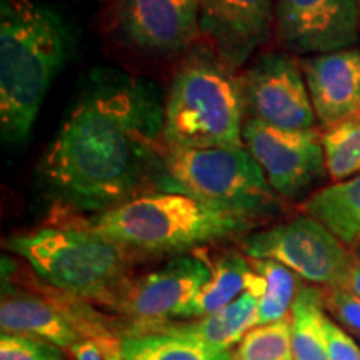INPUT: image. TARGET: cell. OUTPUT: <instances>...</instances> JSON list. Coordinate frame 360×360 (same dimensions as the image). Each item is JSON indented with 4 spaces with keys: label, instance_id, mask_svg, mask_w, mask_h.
<instances>
[{
    "label": "cell",
    "instance_id": "obj_21",
    "mask_svg": "<svg viewBox=\"0 0 360 360\" xmlns=\"http://www.w3.org/2000/svg\"><path fill=\"white\" fill-rule=\"evenodd\" d=\"M250 264L265 281L264 295L259 302L257 326L289 319L292 304L300 287L295 274L274 260L250 259Z\"/></svg>",
    "mask_w": 360,
    "mask_h": 360
},
{
    "label": "cell",
    "instance_id": "obj_10",
    "mask_svg": "<svg viewBox=\"0 0 360 360\" xmlns=\"http://www.w3.org/2000/svg\"><path fill=\"white\" fill-rule=\"evenodd\" d=\"M210 278V265L195 255H177L162 267L130 278L112 309L120 310L132 326L125 335L179 319L180 312Z\"/></svg>",
    "mask_w": 360,
    "mask_h": 360
},
{
    "label": "cell",
    "instance_id": "obj_6",
    "mask_svg": "<svg viewBox=\"0 0 360 360\" xmlns=\"http://www.w3.org/2000/svg\"><path fill=\"white\" fill-rule=\"evenodd\" d=\"M154 188L255 220L276 214L282 199L244 146L180 148L164 143Z\"/></svg>",
    "mask_w": 360,
    "mask_h": 360
},
{
    "label": "cell",
    "instance_id": "obj_9",
    "mask_svg": "<svg viewBox=\"0 0 360 360\" xmlns=\"http://www.w3.org/2000/svg\"><path fill=\"white\" fill-rule=\"evenodd\" d=\"M242 141L282 199L302 195L327 172L322 135L314 129L285 130L250 117Z\"/></svg>",
    "mask_w": 360,
    "mask_h": 360
},
{
    "label": "cell",
    "instance_id": "obj_4",
    "mask_svg": "<svg viewBox=\"0 0 360 360\" xmlns=\"http://www.w3.org/2000/svg\"><path fill=\"white\" fill-rule=\"evenodd\" d=\"M242 79L210 51L192 52L164 102V143L180 148L242 147Z\"/></svg>",
    "mask_w": 360,
    "mask_h": 360
},
{
    "label": "cell",
    "instance_id": "obj_17",
    "mask_svg": "<svg viewBox=\"0 0 360 360\" xmlns=\"http://www.w3.org/2000/svg\"><path fill=\"white\" fill-rule=\"evenodd\" d=\"M302 209L349 249L360 244V174L314 192Z\"/></svg>",
    "mask_w": 360,
    "mask_h": 360
},
{
    "label": "cell",
    "instance_id": "obj_15",
    "mask_svg": "<svg viewBox=\"0 0 360 360\" xmlns=\"http://www.w3.org/2000/svg\"><path fill=\"white\" fill-rule=\"evenodd\" d=\"M315 117L334 127L360 114V51L310 56L300 60Z\"/></svg>",
    "mask_w": 360,
    "mask_h": 360
},
{
    "label": "cell",
    "instance_id": "obj_13",
    "mask_svg": "<svg viewBox=\"0 0 360 360\" xmlns=\"http://www.w3.org/2000/svg\"><path fill=\"white\" fill-rule=\"evenodd\" d=\"M115 20L127 42L169 56L200 32V0H115Z\"/></svg>",
    "mask_w": 360,
    "mask_h": 360
},
{
    "label": "cell",
    "instance_id": "obj_19",
    "mask_svg": "<svg viewBox=\"0 0 360 360\" xmlns=\"http://www.w3.org/2000/svg\"><path fill=\"white\" fill-rule=\"evenodd\" d=\"M323 292L315 285H300L290 310L294 360H330Z\"/></svg>",
    "mask_w": 360,
    "mask_h": 360
},
{
    "label": "cell",
    "instance_id": "obj_28",
    "mask_svg": "<svg viewBox=\"0 0 360 360\" xmlns=\"http://www.w3.org/2000/svg\"><path fill=\"white\" fill-rule=\"evenodd\" d=\"M344 289L354 292L355 295L360 297V257L354 259L352 269H350V274L347 277V282H345Z\"/></svg>",
    "mask_w": 360,
    "mask_h": 360
},
{
    "label": "cell",
    "instance_id": "obj_14",
    "mask_svg": "<svg viewBox=\"0 0 360 360\" xmlns=\"http://www.w3.org/2000/svg\"><path fill=\"white\" fill-rule=\"evenodd\" d=\"M274 22V0H200V32L232 70L267 42Z\"/></svg>",
    "mask_w": 360,
    "mask_h": 360
},
{
    "label": "cell",
    "instance_id": "obj_27",
    "mask_svg": "<svg viewBox=\"0 0 360 360\" xmlns=\"http://www.w3.org/2000/svg\"><path fill=\"white\" fill-rule=\"evenodd\" d=\"M120 339L105 337V339H84L70 349L75 360H114L112 354L119 347Z\"/></svg>",
    "mask_w": 360,
    "mask_h": 360
},
{
    "label": "cell",
    "instance_id": "obj_22",
    "mask_svg": "<svg viewBox=\"0 0 360 360\" xmlns=\"http://www.w3.org/2000/svg\"><path fill=\"white\" fill-rule=\"evenodd\" d=\"M327 175L334 182H344L360 174V119L344 120L322 134Z\"/></svg>",
    "mask_w": 360,
    "mask_h": 360
},
{
    "label": "cell",
    "instance_id": "obj_31",
    "mask_svg": "<svg viewBox=\"0 0 360 360\" xmlns=\"http://www.w3.org/2000/svg\"><path fill=\"white\" fill-rule=\"evenodd\" d=\"M357 117H359V119H360V114H359V115H357Z\"/></svg>",
    "mask_w": 360,
    "mask_h": 360
},
{
    "label": "cell",
    "instance_id": "obj_18",
    "mask_svg": "<svg viewBox=\"0 0 360 360\" xmlns=\"http://www.w3.org/2000/svg\"><path fill=\"white\" fill-rule=\"evenodd\" d=\"M210 265V278L188 302L179 319H202L212 315L247 290L254 274L250 259L240 252H225Z\"/></svg>",
    "mask_w": 360,
    "mask_h": 360
},
{
    "label": "cell",
    "instance_id": "obj_23",
    "mask_svg": "<svg viewBox=\"0 0 360 360\" xmlns=\"http://www.w3.org/2000/svg\"><path fill=\"white\" fill-rule=\"evenodd\" d=\"M236 360H294L290 317L247 332L237 345Z\"/></svg>",
    "mask_w": 360,
    "mask_h": 360
},
{
    "label": "cell",
    "instance_id": "obj_26",
    "mask_svg": "<svg viewBox=\"0 0 360 360\" xmlns=\"http://www.w3.org/2000/svg\"><path fill=\"white\" fill-rule=\"evenodd\" d=\"M328 355L330 360H360V347L344 328L334 321H327Z\"/></svg>",
    "mask_w": 360,
    "mask_h": 360
},
{
    "label": "cell",
    "instance_id": "obj_20",
    "mask_svg": "<svg viewBox=\"0 0 360 360\" xmlns=\"http://www.w3.org/2000/svg\"><path fill=\"white\" fill-rule=\"evenodd\" d=\"M120 354L125 360H236V352L169 332L124 335Z\"/></svg>",
    "mask_w": 360,
    "mask_h": 360
},
{
    "label": "cell",
    "instance_id": "obj_24",
    "mask_svg": "<svg viewBox=\"0 0 360 360\" xmlns=\"http://www.w3.org/2000/svg\"><path fill=\"white\" fill-rule=\"evenodd\" d=\"M0 360H65V352L58 345L39 337L2 334Z\"/></svg>",
    "mask_w": 360,
    "mask_h": 360
},
{
    "label": "cell",
    "instance_id": "obj_25",
    "mask_svg": "<svg viewBox=\"0 0 360 360\" xmlns=\"http://www.w3.org/2000/svg\"><path fill=\"white\" fill-rule=\"evenodd\" d=\"M326 309L350 330L360 334V297L344 287H332L323 292Z\"/></svg>",
    "mask_w": 360,
    "mask_h": 360
},
{
    "label": "cell",
    "instance_id": "obj_1",
    "mask_svg": "<svg viewBox=\"0 0 360 360\" xmlns=\"http://www.w3.org/2000/svg\"><path fill=\"white\" fill-rule=\"evenodd\" d=\"M164 102L154 82L98 75L45 150L40 175L69 212L101 214L154 187L164 150Z\"/></svg>",
    "mask_w": 360,
    "mask_h": 360
},
{
    "label": "cell",
    "instance_id": "obj_16",
    "mask_svg": "<svg viewBox=\"0 0 360 360\" xmlns=\"http://www.w3.org/2000/svg\"><path fill=\"white\" fill-rule=\"evenodd\" d=\"M265 290V281L259 272L252 274L247 290L237 297L232 304L219 312L191 322H165L159 326L143 328L137 334L146 332H169V334L188 337L220 349H231L240 344L247 332L257 327L259 302ZM135 335V334H132Z\"/></svg>",
    "mask_w": 360,
    "mask_h": 360
},
{
    "label": "cell",
    "instance_id": "obj_11",
    "mask_svg": "<svg viewBox=\"0 0 360 360\" xmlns=\"http://www.w3.org/2000/svg\"><path fill=\"white\" fill-rule=\"evenodd\" d=\"M242 89L252 119L285 130L314 127L317 117L302 67L289 52L260 56L245 72Z\"/></svg>",
    "mask_w": 360,
    "mask_h": 360
},
{
    "label": "cell",
    "instance_id": "obj_5",
    "mask_svg": "<svg viewBox=\"0 0 360 360\" xmlns=\"http://www.w3.org/2000/svg\"><path fill=\"white\" fill-rule=\"evenodd\" d=\"M52 289L85 302L114 305L130 278L129 252L109 238L75 227H45L7 240Z\"/></svg>",
    "mask_w": 360,
    "mask_h": 360
},
{
    "label": "cell",
    "instance_id": "obj_12",
    "mask_svg": "<svg viewBox=\"0 0 360 360\" xmlns=\"http://www.w3.org/2000/svg\"><path fill=\"white\" fill-rule=\"evenodd\" d=\"M357 0H277L276 30L287 52L321 56L352 49L359 40Z\"/></svg>",
    "mask_w": 360,
    "mask_h": 360
},
{
    "label": "cell",
    "instance_id": "obj_30",
    "mask_svg": "<svg viewBox=\"0 0 360 360\" xmlns=\"http://www.w3.org/2000/svg\"><path fill=\"white\" fill-rule=\"evenodd\" d=\"M357 6H359V17H360V0H357Z\"/></svg>",
    "mask_w": 360,
    "mask_h": 360
},
{
    "label": "cell",
    "instance_id": "obj_2",
    "mask_svg": "<svg viewBox=\"0 0 360 360\" xmlns=\"http://www.w3.org/2000/svg\"><path fill=\"white\" fill-rule=\"evenodd\" d=\"M69 32L56 11L34 0L0 7V130L4 142L29 137L53 77L64 64Z\"/></svg>",
    "mask_w": 360,
    "mask_h": 360
},
{
    "label": "cell",
    "instance_id": "obj_7",
    "mask_svg": "<svg viewBox=\"0 0 360 360\" xmlns=\"http://www.w3.org/2000/svg\"><path fill=\"white\" fill-rule=\"evenodd\" d=\"M240 245L249 259L274 260L326 289L345 285L355 259L347 245L309 215L249 233Z\"/></svg>",
    "mask_w": 360,
    "mask_h": 360
},
{
    "label": "cell",
    "instance_id": "obj_3",
    "mask_svg": "<svg viewBox=\"0 0 360 360\" xmlns=\"http://www.w3.org/2000/svg\"><path fill=\"white\" fill-rule=\"evenodd\" d=\"M257 220L215 209L182 193L150 192L124 204L74 217L75 227L115 242L127 252L179 254L249 232Z\"/></svg>",
    "mask_w": 360,
    "mask_h": 360
},
{
    "label": "cell",
    "instance_id": "obj_8",
    "mask_svg": "<svg viewBox=\"0 0 360 360\" xmlns=\"http://www.w3.org/2000/svg\"><path fill=\"white\" fill-rule=\"evenodd\" d=\"M2 334H24L70 350L84 339L115 337L85 300L65 292L4 289L0 304Z\"/></svg>",
    "mask_w": 360,
    "mask_h": 360
},
{
    "label": "cell",
    "instance_id": "obj_29",
    "mask_svg": "<svg viewBox=\"0 0 360 360\" xmlns=\"http://www.w3.org/2000/svg\"><path fill=\"white\" fill-rule=\"evenodd\" d=\"M112 359H114V360H125L122 357V354H120V344H119V347L114 350V354H112Z\"/></svg>",
    "mask_w": 360,
    "mask_h": 360
}]
</instances>
